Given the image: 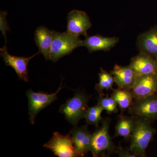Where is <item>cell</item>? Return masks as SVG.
I'll return each mask as SVG.
<instances>
[{"mask_svg":"<svg viewBox=\"0 0 157 157\" xmlns=\"http://www.w3.org/2000/svg\"><path fill=\"white\" fill-rule=\"evenodd\" d=\"M135 117V124L130 137L129 150L136 157L146 156L145 151L156 132L150 121Z\"/></svg>","mask_w":157,"mask_h":157,"instance_id":"6da1fadb","label":"cell"},{"mask_svg":"<svg viewBox=\"0 0 157 157\" xmlns=\"http://www.w3.org/2000/svg\"><path fill=\"white\" fill-rule=\"evenodd\" d=\"M117 104L122 113L132 106L134 98L131 90H122L118 88L113 90L111 94Z\"/></svg>","mask_w":157,"mask_h":157,"instance_id":"ac0fdd59","label":"cell"},{"mask_svg":"<svg viewBox=\"0 0 157 157\" xmlns=\"http://www.w3.org/2000/svg\"><path fill=\"white\" fill-rule=\"evenodd\" d=\"M89 100V97L83 93H76L73 98L61 105L59 112L65 115L72 125L76 127L79 121L85 117Z\"/></svg>","mask_w":157,"mask_h":157,"instance_id":"277c9868","label":"cell"},{"mask_svg":"<svg viewBox=\"0 0 157 157\" xmlns=\"http://www.w3.org/2000/svg\"><path fill=\"white\" fill-rule=\"evenodd\" d=\"M131 90L134 99L157 94V74L137 76Z\"/></svg>","mask_w":157,"mask_h":157,"instance_id":"30bf717a","label":"cell"},{"mask_svg":"<svg viewBox=\"0 0 157 157\" xmlns=\"http://www.w3.org/2000/svg\"><path fill=\"white\" fill-rule=\"evenodd\" d=\"M99 82L96 85L95 89L100 95H103L104 90H108L113 89L114 82V78L111 73L101 68V72L99 73Z\"/></svg>","mask_w":157,"mask_h":157,"instance_id":"d6986e66","label":"cell"},{"mask_svg":"<svg viewBox=\"0 0 157 157\" xmlns=\"http://www.w3.org/2000/svg\"><path fill=\"white\" fill-rule=\"evenodd\" d=\"M92 25L89 17L84 11L73 10L68 13L67 33L76 36L83 35L86 37Z\"/></svg>","mask_w":157,"mask_h":157,"instance_id":"ba28073f","label":"cell"},{"mask_svg":"<svg viewBox=\"0 0 157 157\" xmlns=\"http://www.w3.org/2000/svg\"><path fill=\"white\" fill-rule=\"evenodd\" d=\"M129 66L137 76L157 74L155 59L142 52L131 59Z\"/></svg>","mask_w":157,"mask_h":157,"instance_id":"9a60e30c","label":"cell"},{"mask_svg":"<svg viewBox=\"0 0 157 157\" xmlns=\"http://www.w3.org/2000/svg\"><path fill=\"white\" fill-rule=\"evenodd\" d=\"M62 81L58 89L53 94H48L41 92H35L32 90H28L26 95L29 101V114L32 124L35 123L36 116L40 111L57 100L58 94L64 87L62 86Z\"/></svg>","mask_w":157,"mask_h":157,"instance_id":"5b68a950","label":"cell"},{"mask_svg":"<svg viewBox=\"0 0 157 157\" xmlns=\"http://www.w3.org/2000/svg\"><path fill=\"white\" fill-rule=\"evenodd\" d=\"M110 73L119 88L122 90H131L137 76L129 65L122 67L116 65Z\"/></svg>","mask_w":157,"mask_h":157,"instance_id":"8fae6325","label":"cell"},{"mask_svg":"<svg viewBox=\"0 0 157 157\" xmlns=\"http://www.w3.org/2000/svg\"><path fill=\"white\" fill-rule=\"evenodd\" d=\"M135 124V117L125 116L121 114L115 126L114 137H122L125 139H129Z\"/></svg>","mask_w":157,"mask_h":157,"instance_id":"e0dca14e","label":"cell"},{"mask_svg":"<svg viewBox=\"0 0 157 157\" xmlns=\"http://www.w3.org/2000/svg\"><path fill=\"white\" fill-rule=\"evenodd\" d=\"M85 37V40L82 41V46L87 48L90 52L110 50L119 40L117 37H105L100 35L87 36Z\"/></svg>","mask_w":157,"mask_h":157,"instance_id":"5bb4252c","label":"cell"},{"mask_svg":"<svg viewBox=\"0 0 157 157\" xmlns=\"http://www.w3.org/2000/svg\"><path fill=\"white\" fill-rule=\"evenodd\" d=\"M43 147L50 150L54 154L59 157H79L73 145L70 134L64 135L57 132H54L51 139Z\"/></svg>","mask_w":157,"mask_h":157,"instance_id":"8992f818","label":"cell"},{"mask_svg":"<svg viewBox=\"0 0 157 157\" xmlns=\"http://www.w3.org/2000/svg\"><path fill=\"white\" fill-rule=\"evenodd\" d=\"M52 44L51 48L49 60L55 63L59 59L73 52L78 47L82 46V41L79 37L67 33L52 31Z\"/></svg>","mask_w":157,"mask_h":157,"instance_id":"3957f363","label":"cell"},{"mask_svg":"<svg viewBox=\"0 0 157 157\" xmlns=\"http://www.w3.org/2000/svg\"><path fill=\"white\" fill-rule=\"evenodd\" d=\"M73 145L78 152L79 157L84 156L90 151L91 134L86 126L75 127L70 132Z\"/></svg>","mask_w":157,"mask_h":157,"instance_id":"4fadbf2b","label":"cell"},{"mask_svg":"<svg viewBox=\"0 0 157 157\" xmlns=\"http://www.w3.org/2000/svg\"><path fill=\"white\" fill-rule=\"evenodd\" d=\"M98 104L109 114L118 112L117 104L112 97L100 95L98 98Z\"/></svg>","mask_w":157,"mask_h":157,"instance_id":"44dd1931","label":"cell"},{"mask_svg":"<svg viewBox=\"0 0 157 157\" xmlns=\"http://www.w3.org/2000/svg\"><path fill=\"white\" fill-rule=\"evenodd\" d=\"M7 14V12L3 11H1V30L2 31L3 35L6 39V44L7 42L6 32L7 30H9V28L6 19Z\"/></svg>","mask_w":157,"mask_h":157,"instance_id":"7402d4cb","label":"cell"},{"mask_svg":"<svg viewBox=\"0 0 157 157\" xmlns=\"http://www.w3.org/2000/svg\"><path fill=\"white\" fill-rule=\"evenodd\" d=\"M137 43L140 52L154 59L157 58V26H155L139 35Z\"/></svg>","mask_w":157,"mask_h":157,"instance_id":"7c38bea8","label":"cell"},{"mask_svg":"<svg viewBox=\"0 0 157 157\" xmlns=\"http://www.w3.org/2000/svg\"><path fill=\"white\" fill-rule=\"evenodd\" d=\"M110 124V119H104L101 121V127L91 134L90 151L94 157H108L117 152L118 148L114 145L109 134Z\"/></svg>","mask_w":157,"mask_h":157,"instance_id":"7a4b0ae2","label":"cell"},{"mask_svg":"<svg viewBox=\"0 0 157 157\" xmlns=\"http://www.w3.org/2000/svg\"><path fill=\"white\" fill-rule=\"evenodd\" d=\"M155 66L156 71V73L157 74V58H155Z\"/></svg>","mask_w":157,"mask_h":157,"instance_id":"cb8c5ba5","label":"cell"},{"mask_svg":"<svg viewBox=\"0 0 157 157\" xmlns=\"http://www.w3.org/2000/svg\"><path fill=\"white\" fill-rule=\"evenodd\" d=\"M0 49L1 56L2 58L6 65L10 66L14 69L20 79L27 82L29 79L27 68L29 62L40 52L35 54L29 57H25L23 56H14L10 54L8 52L6 45Z\"/></svg>","mask_w":157,"mask_h":157,"instance_id":"9c48e42d","label":"cell"},{"mask_svg":"<svg viewBox=\"0 0 157 157\" xmlns=\"http://www.w3.org/2000/svg\"><path fill=\"white\" fill-rule=\"evenodd\" d=\"M53 36L52 31L44 26L37 28L35 32V40L39 52L42 54L46 60H49Z\"/></svg>","mask_w":157,"mask_h":157,"instance_id":"2e32d148","label":"cell"},{"mask_svg":"<svg viewBox=\"0 0 157 157\" xmlns=\"http://www.w3.org/2000/svg\"><path fill=\"white\" fill-rule=\"evenodd\" d=\"M129 112L149 121L157 119V94L134 99Z\"/></svg>","mask_w":157,"mask_h":157,"instance_id":"52a82bcc","label":"cell"},{"mask_svg":"<svg viewBox=\"0 0 157 157\" xmlns=\"http://www.w3.org/2000/svg\"><path fill=\"white\" fill-rule=\"evenodd\" d=\"M117 153L119 156L121 157H136L135 155L131 152L129 149H126L120 147L118 148Z\"/></svg>","mask_w":157,"mask_h":157,"instance_id":"603a6c76","label":"cell"},{"mask_svg":"<svg viewBox=\"0 0 157 157\" xmlns=\"http://www.w3.org/2000/svg\"><path fill=\"white\" fill-rule=\"evenodd\" d=\"M104 109L100 105L88 107L86 112L85 118L88 124L94 125L98 128L99 124L102 120L101 113Z\"/></svg>","mask_w":157,"mask_h":157,"instance_id":"ffe728a7","label":"cell"}]
</instances>
